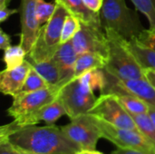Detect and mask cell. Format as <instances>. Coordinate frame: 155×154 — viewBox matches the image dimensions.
I'll return each instance as SVG.
<instances>
[{
  "instance_id": "6da1fadb",
  "label": "cell",
  "mask_w": 155,
  "mask_h": 154,
  "mask_svg": "<svg viewBox=\"0 0 155 154\" xmlns=\"http://www.w3.org/2000/svg\"><path fill=\"white\" fill-rule=\"evenodd\" d=\"M9 141L20 151L31 154H77L80 147L70 141L61 127L30 125L12 133Z\"/></svg>"
},
{
  "instance_id": "7a4b0ae2",
  "label": "cell",
  "mask_w": 155,
  "mask_h": 154,
  "mask_svg": "<svg viewBox=\"0 0 155 154\" xmlns=\"http://www.w3.org/2000/svg\"><path fill=\"white\" fill-rule=\"evenodd\" d=\"M99 16L104 30L111 29L128 41L138 39L145 30L138 14L125 0H104Z\"/></svg>"
},
{
  "instance_id": "3957f363",
  "label": "cell",
  "mask_w": 155,
  "mask_h": 154,
  "mask_svg": "<svg viewBox=\"0 0 155 154\" xmlns=\"http://www.w3.org/2000/svg\"><path fill=\"white\" fill-rule=\"evenodd\" d=\"M109 44V53L104 70L122 80L144 78V70L128 46V40L111 29L104 30Z\"/></svg>"
},
{
  "instance_id": "277c9868",
  "label": "cell",
  "mask_w": 155,
  "mask_h": 154,
  "mask_svg": "<svg viewBox=\"0 0 155 154\" xmlns=\"http://www.w3.org/2000/svg\"><path fill=\"white\" fill-rule=\"evenodd\" d=\"M56 4V3H55ZM69 12L56 4L55 11L50 20L43 25L38 33L36 41L27 54L30 63H37L52 59L61 44V34L64 22Z\"/></svg>"
},
{
  "instance_id": "5b68a950",
  "label": "cell",
  "mask_w": 155,
  "mask_h": 154,
  "mask_svg": "<svg viewBox=\"0 0 155 154\" xmlns=\"http://www.w3.org/2000/svg\"><path fill=\"white\" fill-rule=\"evenodd\" d=\"M58 98L63 103L66 115L71 120L89 113L97 100L94 92L83 84L77 78H74L61 87Z\"/></svg>"
},
{
  "instance_id": "8992f818",
  "label": "cell",
  "mask_w": 155,
  "mask_h": 154,
  "mask_svg": "<svg viewBox=\"0 0 155 154\" xmlns=\"http://www.w3.org/2000/svg\"><path fill=\"white\" fill-rule=\"evenodd\" d=\"M92 118L98 127L102 138H104L121 149H139L150 152H155V148L141 133L139 130L124 129L114 126L104 120L92 115Z\"/></svg>"
},
{
  "instance_id": "52a82bcc",
  "label": "cell",
  "mask_w": 155,
  "mask_h": 154,
  "mask_svg": "<svg viewBox=\"0 0 155 154\" xmlns=\"http://www.w3.org/2000/svg\"><path fill=\"white\" fill-rule=\"evenodd\" d=\"M89 114L120 128L138 130L131 114L123 107L115 95L111 93H102Z\"/></svg>"
},
{
  "instance_id": "ba28073f",
  "label": "cell",
  "mask_w": 155,
  "mask_h": 154,
  "mask_svg": "<svg viewBox=\"0 0 155 154\" xmlns=\"http://www.w3.org/2000/svg\"><path fill=\"white\" fill-rule=\"evenodd\" d=\"M64 135L77 144L81 150H95L101 133L91 114H83L71 120L70 123L61 127Z\"/></svg>"
},
{
  "instance_id": "9c48e42d",
  "label": "cell",
  "mask_w": 155,
  "mask_h": 154,
  "mask_svg": "<svg viewBox=\"0 0 155 154\" xmlns=\"http://www.w3.org/2000/svg\"><path fill=\"white\" fill-rule=\"evenodd\" d=\"M105 74L107 76V84L102 93L131 94L143 100L149 107L155 109V88L146 77L122 80L114 77L106 71Z\"/></svg>"
},
{
  "instance_id": "30bf717a",
  "label": "cell",
  "mask_w": 155,
  "mask_h": 154,
  "mask_svg": "<svg viewBox=\"0 0 155 154\" xmlns=\"http://www.w3.org/2000/svg\"><path fill=\"white\" fill-rule=\"evenodd\" d=\"M59 90L56 87H47L31 93L16 94L13 96V103L8 108L7 113L14 119L29 115L56 99Z\"/></svg>"
},
{
  "instance_id": "8fae6325",
  "label": "cell",
  "mask_w": 155,
  "mask_h": 154,
  "mask_svg": "<svg viewBox=\"0 0 155 154\" xmlns=\"http://www.w3.org/2000/svg\"><path fill=\"white\" fill-rule=\"evenodd\" d=\"M101 25L82 23L80 31L73 38L72 43L77 54L84 53H96L108 57L109 44L105 31Z\"/></svg>"
},
{
  "instance_id": "7c38bea8",
  "label": "cell",
  "mask_w": 155,
  "mask_h": 154,
  "mask_svg": "<svg viewBox=\"0 0 155 154\" xmlns=\"http://www.w3.org/2000/svg\"><path fill=\"white\" fill-rule=\"evenodd\" d=\"M36 2L37 0H21L20 5V45L27 52V54L32 50L41 25L38 23L36 16Z\"/></svg>"
},
{
  "instance_id": "4fadbf2b",
  "label": "cell",
  "mask_w": 155,
  "mask_h": 154,
  "mask_svg": "<svg viewBox=\"0 0 155 154\" xmlns=\"http://www.w3.org/2000/svg\"><path fill=\"white\" fill-rule=\"evenodd\" d=\"M32 64L26 59L21 65L13 69H5L0 74V90L9 96H15L23 86Z\"/></svg>"
},
{
  "instance_id": "5bb4252c",
  "label": "cell",
  "mask_w": 155,
  "mask_h": 154,
  "mask_svg": "<svg viewBox=\"0 0 155 154\" xmlns=\"http://www.w3.org/2000/svg\"><path fill=\"white\" fill-rule=\"evenodd\" d=\"M77 56L78 54L74 50L72 41H69L67 43L61 44L52 57L60 70L62 77V87L74 79V65Z\"/></svg>"
},
{
  "instance_id": "9a60e30c",
  "label": "cell",
  "mask_w": 155,
  "mask_h": 154,
  "mask_svg": "<svg viewBox=\"0 0 155 154\" xmlns=\"http://www.w3.org/2000/svg\"><path fill=\"white\" fill-rule=\"evenodd\" d=\"M55 3L65 8L69 14L78 17L82 23L101 25L99 13H94L88 9L84 5L83 0H55Z\"/></svg>"
},
{
  "instance_id": "2e32d148",
  "label": "cell",
  "mask_w": 155,
  "mask_h": 154,
  "mask_svg": "<svg viewBox=\"0 0 155 154\" xmlns=\"http://www.w3.org/2000/svg\"><path fill=\"white\" fill-rule=\"evenodd\" d=\"M106 63L107 58L96 53H84L79 54L74 65V78H78L84 73L93 69H104Z\"/></svg>"
},
{
  "instance_id": "e0dca14e",
  "label": "cell",
  "mask_w": 155,
  "mask_h": 154,
  "mask_svg": "<svg viewBox=\"0 0 155 154\" xmlns=\"http://www.w3.org/2000/svg\"><path fill=\"white\" fill-rule=\"evenodd\" d=\"M31 64L34 69L47 82V84L51 87H56L58 89H61V73L53 59Z\"/></svg>"
},
{
  "instance_id": "ac0fdd59",
  "label": "cell",
  "mask_w": 155,
  "mask_h": 154,
  "mask_svg": "<svg viewBox=\"0 0 155 154\" xmlns=\"http://www.w3.org/2000/svg\"><path fill=\"white\" fill-rule=\"evenodd\" d=\"M128 46L143 70L153 69L155 71V50L144 45L137 39L128 41Z\"/></svg>"
},
{
  "instance_id": "d6986e66",
  "label": "cell",
  "mask_w": 155,
  "mask_h": 154,
  "mask_svg": "<svg viewBox=\"0 0 155 154\" xmlns=\"http://www.w3.org/2000/svg\"><path fill=\"white\" fill-rule=\"evenodd\" d=\"M83 84L90 88L92 91H100L101 93L106 87L107 84V76L104 69L96 68L91 71H88L77 78Z\"/></svg>"
},
{
  "instance_id": "ffe728a7",
  "label": "cell",
  "mask_w": 155,
  "mask_h": 154,
  "mask_svg": "<svg viewBox=\"0 0 155 154\" xmlns=\"http://www.w3.org/2000/svg\"><path fill=\"white\" fill-rule=\"evenodd\" d=\"M119 101V103L123 105V107L131 114H143L148 113L149 105L144 103L143 100L131 95V94H114Z\"/></svg>"
},
{
  "instance_id": "44dd1931",
  "label": "cell",
  "mask_w": 155,
  "mask_h": 154,
  "mask_svg": "<svg viewBox=\"0 0 155 154\" xmlns=\"http://www.w3.org/2000/svg\"><path fill=\"white\" fill-rule=\"evenodd\" d=\"M27 57V52L20 44L11 45L4 51L3 61L5 64L6 69H13L21 65Z\"/></svg>"
},
{
  "instance_id": "7402d4cb",
  "label": "cell",
  "mask_w": 155,
  "mask_h": 154,
  "mask_svg": "<svg viewBox=\"0 0 155 154\" xmlns=\"http://www.w3.org/2000/svg\"><path fill=\"white\" fill-rule=\"evenodd\" d=\"M141 133L155 148V125L148 113L131 115Z\"/></svg>"
},
{
  "instance_id": "603a6c76",
  "label": "cell",
  "mask_w": 155,
  "mask_h": 154,
  "mask_svg": "<svg viewBox=\"0 0 155 154\" xmlns=\"http://www.w3.org/2000/svg\"><path fill=\"white\" fill-rule=\"evenodd\" d=\"M47 87H51V86L47 84V82L32 66L30 72L27 74V77H26L23 86L21 87V89L19 90V92L16 94L31 93V92L38 91V90H41V89L47 88Z\"/></svg>"
},
{
  "instance_id": "cb8c5ba5",
  "label": "cell",
  "mask_w": 155,
  "mask_h": 154,
  "mask_svg": "<svg viewBox=\"0 0 155 154\" xmlns=\"http://www.w3.org/2000/svg\"><path fill=\"white\" fill-rule=\"evenodd\" d=\"M81 26H82L81 20L78 17L71 14H68L63 25L61 44H64L69 41H72L73 38L76 35V34L80 31Z\"/></svg>"
},
{
  "instance_id": "d4e9b609",
  "label": "cell",
  "mask_w": 155,
  "mask_h": 154,
  "mask_svg": "<svg viewBox=\"0 0 155 154\" xmlns=\"http://www.w3.org/2000/svg\"><path fill=\"white\" fill-rule=\"evenodd\" d=\"M135 8L147 18L150 28L155 29V0H131Z\"/></svg>"
},
{
  "instance_id": "484cf974",
  "label": "cell",
  "mask_w": 155,
  "mask_h": 154,
  "mask_svg": "<svg viewBox=\"0 0 155 154\" xmlns=\"http://www.w3.org/2000/svg\"><path fill=\"white\" fill-rule=\"evenodd\" d=\"M56 8V4L46 2L45 0H37L36 2V16L38 23L43 25L47 23L53 16Z\"/></svg>"
},
{
  "instance_id": "4316f807",
  "label": "cell",
  "mask_w": 155,
  "mask_h": 154,
  "mask_svg": "<svg viewBox=\"0 0 155 154\" xmlns=\"http://www.w3.org/2000/svg\"><path fill=\"white\" fill-rule=\"evenodd\" d=\"M137 40L144 45L155 50V29H145Z\"/></svg>"
},
{
  "instance_id": "83f0119b",
  "label": "cell",
  "mask_w": 155,
  "mask_h": 154,
  "mask_svg": "<svg viewBox=\"0 0 155 154\" xmlns=\"http://www.w3.org/2000/svg\"><path fill=\"white\" fill-rule=\"evenodd\" d=\"M0 154H20V151L8 138L0 137Z\"/></svg>"
},
{
  "instance_id": "f1b7e54d",
  "label": "cell",
  "mask_w": 155,
  "mask_h": 154,
  "mask_svg": "<svg viewBox=\"0 0 155 154\" xmlns=\"http://www.w3.org/2000/svg\"><path fill=\"white\" fill-rule=\"evenodd\" d=\"M84 5L94 13H100L104 0H83Z\"/></svg>"
},
{
  "instance_id": "f546056e",
  "label": "cell",
  "mask_w": 155,
  "mask_h": 154,
  "mask_svg": "<svg viewBox=\"0 0 155 154\" xmlns=\"http://www.w3.org/2000/svg\"><path fill=\"white\" fill-rule=\"evenodd\" d=\"M11 46V36L3 29H0V48L5 51Z\"/></svg>"
},
{
  "instance_id": "4dcf8cb0",
  "label": "cell",
  "mask_w": 155,
  "mask_h": 154,
  "mask_svg": "<svg viewBox=\"0 0 155 154\" xmlns=\"http://www.w3.org/2000/svg\"><path fill=\"white\" fill-rule=\"evenodd\" d=\"M16 13H18V9H12V8H9L8 6L0 7V22L4 23L11 15H13Z\"/></svg>"
},
{
  "instance_id": "1f68e13d",
  "label": "cell",
  "mask_w": 155,
  "mask_h": 154,
  "mask_svg": "<svg viewBox=\"0 0 155 154\" xmlns=\"http://www.w3.org/2000/svg\"><path fill=\"white\" fill-rule=\"evenodd\" d=\"M111 154H155V152H150L143 150L139 149H121L118 148V150H115Z\"/></svg>"
},
{
  "instance_id": "d6a6232c",
  "label": "cell",
  "mask_w": 155,
  "mask_h": 154,
  "mask_svg": "<svg viewBox=\"0 0 155 154\" xmlns=\"http://www.w3.org/2000/svg\"><path fill=\"white\" fill-rule=\"evenodd\" d=\"M144 74L146 79L155 88V71L153 69H144Z\"/></svg>"
},
{
  "instance_id": "836d02e7",
  "label": "cell",
  "mask_w": 155,
  "mask_h": 154,
  "mask_svg": "<svg viewBox=\"0 0 155 154\" xmlns=\"http://www.w3.org/2000/svg\"><path fill=\"white\" fill-rule=\"evenodd\" d=\"M77 154H104L98 151L93 150V151H89V150H81L80 152H78Z\"/></svg>"
},
{
  "instance_id": "e575fe53",
  "label": "cell",
  "mask_w": 155,
  "mask_h": 154,
  "mask_svg": "<svg viewBox=\"0 0 155 154\" xmlns=\"http://www.w3.org/2000/svg\"><path fill=\"white\" fill-rule=\"evenodd\" d=\"M148 114H149V116L151 117L152 121L153 122V123H154V125H155V109L152 108V107H150L149 112H148Z\"/></svg>"
},
{
  "instance_id": "d590c367",
  "label": "cell",
  "mask_w": 155,
  "mask_h": 154,
  "mask_svg": "<svg viewBox=\"0 0 155 154\" xmlns=\"http://www.w3.org/2000/svg\"><path fill=\"white\" fill-rule=\"evenodd\" d=\"M11 0H0V7H5L7 6L8 4L10 3Z\"/></svg>"
},
{
  "instance_id": "8d00e7d4",
  "label": "cell",
  "mask_w": 155,
  "mask_h": 154,
  "mask_svg": "<svg viewBox=\"0 0 155 154\" xmlns=\"http://www.w3.org/2000/svg\"><path fill=\"white\" fill-rule=\"evenodd\" d=\"M19 151H20V150H19ZM20 154H31V153H28V152H25L20 151Z\"/></svg>"
},
{
  "instance_id": "74e56055",
  "label": "cell",
  "mask_w": 155,
  "mask_h": 154,
  "mask_svg": "<svg viewBox=\"0 0 155 154\" xmlns=\"http://www.w3.org/2000/svg\"><path fill=\"white\" fill-rule=\"evenodd\" d=\"M51 154H64V153H51Z\"/></svg>"
}]
</instances>
